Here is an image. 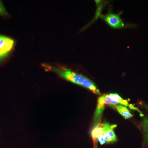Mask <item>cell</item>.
I'll use <instances>...</instances> for the list:
<instances>
[{"instance_id":"obj_1","label":"cell","mask_w":148,"mask_h":148,"mask_svg":"<svg viewBox=\"0 0 148 148\" xmlns=\"http://www.w3.org/2000/svg\"><path fill=\"white\" fill-rule=\"evenodd\" d=\"M118 104L129 107L130 109L138 111L142 115V112L138 108L131 104H130L127 101L123 99L117 93H110L103 95L98 98V105L95 110L93 119V127H95L101 123L102 114L105 108V105H113L115 106Z\"/></svg>"},{"instance_id":"obj_2","label":"cell","mask_w":148,"mask_h":148,"mask_svg":"<svg viewBox=\"0 0 148 148\" xmlns=\"http://www.w3.org/2000/svg\"><path fill=\"white\" fill-rule=\"evenodd\" d=\"M47 68L49 69L51 71L58 74L61 77L67 80L88 88L95 94L98 95L101 94L100 90L97 88L94 83L82 75L63 68L50 66H47Z\"/></svg>"},{"instance_id":"obj_3","label":"cell","mask_w":148,"mask_h":148,"mask_svg":"<svg viewBox=\"0 0 148 148\" xmlns=\"http://www.w3.org/2000/svg\"><path fill=\"white\" fill-rule=\"evenodd\" d=\"M116 125H111L108 123H99L92 127L91 137L94 143V147H97L98 142L101 145L115 143L117 138L114 131Z\"/></svg>"},{"instance_id":"obj_4","label":"cell","mask_w":148,"mask_h":148,"mask_svg":"<svg viewBox=\"0 0 148 148\" xmlns=\"http://www.w3.org/2000/svg\"><path fill=\"white\" fill-rule=\"evenodd\" d=\"M14 41L9 37L1 36L0 38V60L5 58L12 50Z\"/></svg>"},{"instance_id":"obj_5","label":"cell","mask_w":148,"mask_h":148,"mask_svg":"<svg viewBox=\"0 0 148 148\" xmlns=\"http://www.w3.org/2000/svg\"><path fill=\"white\" fill-rule=\"evenodd\" d=\"M102 18L108 24L114 29H119L125 27L119 15L116 14L110 13L106 15H103Z\"/></svg>"},{"instance_id":"obj_6","label":"cell","mask_w":148,"mask_h":148,"mask_svg":"<svg viewBox=\"0 0 148 148\" xmlns=\"http://www.w3.org/2000/svg\"><path fill=\"white\" fill-rule=\"evenodd\" d=\"M142 125L144 134L143 147L148 148V117L144 119Z\"/></svg>"},{"instance_id":"obj_7","label":"cell","mask_w":148,"mask_h":148,"mask_svg":"<svg viewBox=\"0 0 148 148\" xmlns=\"http://www.w3.org/2000/svg\"><path fill=\"white\" fill-rule=\"evenodd\" d=\"M118 112L125 119H128L132 116V115L130 112L129 110L127 108L121 105H116L114 106Z\"/></svg>"},{"instance_id":"obj_8","label":"cell","mask_w":148,"mask_h":148,"mask_svg":"<svg viewBox=\"0 0 148 148\" xmlns=\"http://www.w3.org/2000/svg\"><path fill=\"white\" fill-rule=\"evenodd\" d=\"M0 15L5 16L8 15V12L6 10L2 2L1 1H0Z\"/></svg>"},{"instance_id":"obj_9","label":"cell","mask_w":148,"mask_h":148,"mask_svg":"<svg viewBox=\"0 0 148 148\" xmlns=\"http://www.w3.org/2000/svg\"><path fill=\"white\" fill-rule=\"evenodd\" d=\"M144 106H145V107L147 109V111H148V106L144 104Z\"/></svg>"}]
</instances>
